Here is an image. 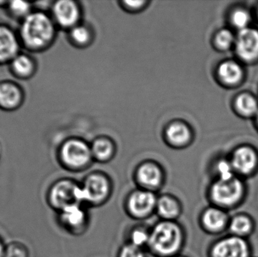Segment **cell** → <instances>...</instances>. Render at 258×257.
Here are the masks:
<instances>
[{
	"label": "cell",
	"instance_id": "7",
	"mask_svg": "<svg viewBox=\"0 0 258 257\" xmlns=\"http://www.w3.org/2000/svg\"><path fill=\"white\" fill-rule=\"evenodd\" d=\"M24 101L22 88L15 81H0V109L14 111L21 107Z\"/></svg>",
	"mask_w": 258,
	"mask_h": 257
},
{
	"label": "cell",
	"instance_id": "31",
	"mask_svg": "<svg viewBox=\"0 0 258 257\" xmlns=\"http://www.w3.org/2000/svg\"><path fill=\"white\" fill-rule=\"evenodd\" d=\"M120 257H144V254L141 247L131 244L123 247L120 253Z\"/></svg>",
	"mask_w": 258,
	"mask_h": 257
},
{
	"label": "cell",
	"instance_id": "34",
	"mask_svg": "<svg viewBox=\"0 0 258 257\" xmlns=\"http://www.w3.org/2000/svg\"><path fill=\"white\" fill-rule=\"evenodd\" d=\"M257 119H258V114H257Z\"/></svg>",
	"mask_w": 258,
	"mask_h": 257
},
{
	"label": "cell",
	"instance_id": "23",
	"mask_svg": "<svg viewBox=\"0 0 258 257\" xmlns=\"http://www.w3.org/2000/svg\"><path fill=\"white\" fill-rule=\"evenodd\" d=\"M236 106L241 113L245 116H252L258 110L257 101L249 95H240L236 101Z\"/></svg>",
	"mask_w": 258,
	"mask_h": 257
},
{
	"label": "cell",
	"instance_id": "10",
	"mask_svg": "<svg viewBox=\"0 0 258 257\" xmlns=\"http://www.w3.org/2000/svg\"><path fill=\"white\" fill-rule=\"evenodd\" d=\"M236 52L245 60H254L258 56V31L246 28L240 30L236 42Z\"/></svg>",
	"mask_w": 258,
	"mask_h": 257
},
{
	"label": "cell",
	"instance_id": "30",
	"mask_svg": "<svg viewBox=\"0 0 258 257\" xmlns=\"http://www.w3.org/2000/svg\"><path fill=\"white\" fill-rule=\"evenodd\" d=\"M233 169L232 164L227 162V161H221L218 166V173L220 175V180H230L234 178L233 173Z\"/></svg>",
	"mask_w": 258,
	"mask_h": 257
},
{
	"label": "cell",
	"instance_id": "12",
	"mask_svg": "<svg viewBox=\"0 0 258 257\" xmlns=\"http://www.w3.org/2000/svg\"><path fill=\"white\" fill-rule=\"evenodd\" d=\"M156 203V196L153 193L148 191H136L129 199V210L136 217H145L153 211Z\"/></svg>",
	"mask_w": 258,
	"mask_h": 257
},
{
	"label": "cell",
	"instance_id": "14",
	"mask_svg": "<svg viewBox=\"0 0 258 257\" xmlns=\"http://www.w3.org/2000/svg\"><path fill=\"white\" fill-rule=\"evenodd\" d=\"M257 162V155L254 150L248 147H242L235 152L232 165L239 173L248 175L255 168Z\"/></svg>",
	"mask_w": 258,
	"mask_h": 257
},
{
	"label": "cell",
	"instance_id": "27",
	"mask_svg": "<svg viewBox=\"0 0 258 257\" xmlns=\"http://www.w3.org/2000/svg\"><path fill=\"white\" fill-rule=\"evenodd\" d=\"M233 35L230 30H223L218 33L216 37V43L220 48H230L233 42Z\"/></svg>",
	"mask_w": 258,
	"mask_h": 257
},
{
	"label": "cell",
	"instance_id": "3",
	"mask_svg": "<svg viewBox=\"0 0 258 257\" xmlns=\"http://www.w3.org/2000/svg\"><path fill=\"white\" fill-rule=\"evenodd\" d=\"M47 200L50 206L58 212L71 205H80L81 187L69 180L57 181L48 190Z\"/></svg>",
	"mask_w": 258,
	"mask_h": 257
},
{
	"label": "cell",
	"instance_id": "8",
	"mask_svg": "<svg viewBox=\"0 0 258 257\" xmlns=\"http://www.w3.org/2000/svg\"><path fill=\"white\" fill-rule=\"evenodd\" d=\"M248 244L240 237L232 236L217 243L212 250L213 257H248Z\"/></svg>",
	"mask_w": 258,
	"mask_h": 257
},
{
	"label": "cell",
	"instance_id": "32",
	"mask_svg": "<svg viewBox=\"0 0 258 257\" xmlns=\"http://www.w3.org/2000/svg\"><path fill=\"white\" fill-rule=\"evenodd\" d=\"M144 2L141 1H127L125 2V4L128 5L129 7L132 9H136V8L141 7V5L144 4Z\"/></svg>",
	"mask_w": 258,
	"mask_h": 257
},
{
	"label": "cell",
	"instance_id": "6",
	"mask_svg": "<svg viewBox=\"0 0 258 257\" xmlns=\"http://www.w3.org/2000/svg\"><path fill=\"white\" fill-rule=\"evenodd\" d=\"M21 45L18 33L5 24H0V65L9 63L18 54Z\"/></svg>",
	"mask_w": 258,
	"mask_h": 257
},
{
	"label": "cell",
	"instance_id": "21",
	"mask_svg": "<svg viewBox=\"0 0 258 257\" xmlns=\"http://www.w3.org/2000/svg\"><path fill=\"white\" fill-rule=\"evenodd\" d=\"M156 208L159 215L167 220L175 218L180 214V207L177 201L167 196H164L158 201Z\"/></svg>",
	"mask_w": 258,
	"mask_h": 257
},
{
	"label": "cell",
	"instance_id": "5",
	"mask_svg": "<svg viewBox=\"0 0 258 257\" xmlns=\"http://www.w3.org/2000/svg\"><path fill=\"white\" fill-rule=\"evenodd\" d=\"M60 155L65 165L71 168H79L89 162L92 151L84 142L71 140L62 146Z\"/></svg>",
	"mask_w": 258,
	"mask_h": 257
},
{
	"label": "cell",
	"instance_id": "16",
	"mask_svg": "<svg viewBox=\"0 0 258 257\" xmlns=\"http://www.w3.org/2000/svg\"><path fill=\"white\" fill-rule=\"evenodd\" d=\"M138 178L144 187L156 188L162 181V173L157 166L151 163L144 164L138 172Z\"/></svg>",
	"mask_w": 258,
	"mask_h": 257
},
{
	"label": "cell",
	"instance_id": "15",
	"mask_svg": "<svg viewBox=\"0 0 258 257\" xmlns=\"http://www.w3.org/2000/svg\"><path fill=\"white\" fill-rule=\"evenodd\" d=\"M86 220V213L80 205H71L59 212V220L70 229L80 227Z\"/></svg>",
	"mask_w": 258,
	"mask_h": 257
},
{
	"label": "cell",
	"instance_id": "13",
	"mask_svg": "<svg viewBox=\"0 0 258 257\" xmlns=\"http://www.w3.org/2000/svg\"><path fill=\"white\" fill-rule=\"evenodd\" d=\"M10 70L14 76L19 79L32 78L37 69L36 60L32 56L20 53L9 63Z\"/></svg>",
	"mask_w": 258,
	"mask_h": 257
},
{
	"label": "cell",
	"instance_id": "18",
	"mask_svg": "<svg viewBox=\"0 0 258 257\" xmlns=\"http://www.w3.org/2000/svg\"><path fill=\"white\" fill-rule=\"evenodd\" d=\"M242 69L236 62H224L218 69L220 78L227 84H235L238 82L242 77Z\"/></svg>",
	"mask_w": 258,
	"mask_h": 257
},
{
	"label": "cell",
	"instance_id": "26",
	"mask_svg": "<svg viewBox=\"0 0 258 257\" xmlns=\"http://www.w3.org/2000/svg\"><path fill=\"white\" fill-rule=\"evenodd\" d=\"M232 21L234 26L240 29V30L248 28L247 26L250 21L249 14L243 9H238L233 13Z\"/></svg>",
	"mask_w": 258,
	"mask_h": 257
},
{
	"label": "cell",
	"instance_id": "2",
	"mask_svg": "<svg viewBox=\"0 0 258 257\" xmlns=\"http://www.w3.org/2000/svg\"><path fill=\"white\" fill-rule=\"evenodd\" d=\"M180 242L181 235L179 228L170 222H162L153 228L148 244L156 253L168 256L178 250Z\"/></svg>",
	"mask_w": 258,
	"mask_h": 257
},
{
	"label": "cell",
	"instance_id": "22",
	"mask_svg": "<svg viewBox=\"0 0 258 257\" xmlns=\"http://www.w3.org/2000/svg\"><path fill=\"white\" fill-rule=\"evenodd\" d=\"M252 223L248 217L245 216H238L234 217L230 225V231L234 236L242 237L248 235L251 232Z\"/></svg>",
	"mask_w": 258,
	"mask_h": 257
},
{
	"label": "cell",
	"instance_id": "19",
	"mask_svg": "<svg viewBox=\"0 0 258 257\" xmlns=\"http://www.w3.org/2000/svg\"><path fill=\"white\" fill-rule=\"evenodd\" d=\"M168 140L174 145L185 144L190 138V132L186 125L180 123H174L170 125L166 131Z\"/></svg>",
	"mask_w": 258,
	"mask_h": 257
},
{
	"label": "cell",
	"instance_id": "24",
	"mask_svg": "<svg viewBox=\"0 0 258 257\" xmlns=\"http://www.w3.org/2000/svg\"><path fill=\"white\" fill-rule=\"evenodd\" d=\"M92 152L97 158L104 161L111 156L113 154V146L109 140L99 139L94 143Z\"/></svg>",
	"mask_w": 258,
	"mask_h": 257
},
{
	"label": "cell",
	"instance_id": "17",
	"mask_svg": "<svg viewBox=\"0 0 258 257\" xmlns=\"http://www.w3.org/2000/svg\"><path fill=\"white\" fill-rule=\"evenodd\" d=\"M227 221L225 213L218 208H209L203 214V223L205 227L213 232L224 229Z\"/></svg>",
	"mask_w": 258,
	"mask_h": 257
},
{
	"label": "cell",
	"instance_id": "4",
	"mask_svg": "<svg viewBox=\"0 0 258 257\" xmlns=\"http://www.w3.org/2000/svg\"><path fill=\"white\" fill-rule=\"evenodd\" d=\"M243 187L237 178L219 180L212 188V197L218 205L221 206H233L242 197Z\"/></svg>",
	"mask_w": 258,
	"mask_h": 257
},
{
	"label": "cell",
	"instance_id": "33",
	"mask_svg": "<svg viewBox=\"0 0 258 257\" xmlns=\"http://www.w3.org/2000/svg\"><path fill=\"white\" fill-rule=\"evenodd\" d=\"M6 244L3 242V238L0 236V257L4 256L5 248H6Z\"/></svg>",
	"mask_w": 258,
	"mask_h": 257
},
{
	"label": "cell",
	"instance_id": "29",
	"mask_svg": "<svg viewBox=\"0 0 258 257\" xmlns=\"http://www.w3.org/2000/svg\"><path fill=\"white\" fill-rule=\"evenodd\" d=\"M150 235L142 229H137L132 234V244L141 247L144 244L149 243Z\"/></svg>",
	"mask_w": 258,
	"mask_h": 257
},
{
	"label": "cell",
	"instance_id": "25",
	"mask_svg": "<svg viewBox=\"0 0 258 257\" xmlns=\"http://www.w3.org/2000/svg\"><path fill=\"white\" fill-rule=\"evenodd\" d=\"M3 257H30V252L22 242L12 241L6 244Z\"/></svg>",
	"mask_w": 258,
	"mask_h": 257
},
{
	"label": "cell",
	"instance_id": "20",
	"mask_svg": "<svg viewBox=\"0 0 258 257\" xmlns=\"http://www.w3.org/2000/svg\"><path fill=\"white\" fill-rule=\"evenodd\" d=\"M33 3L30 2L20 1V0L9 1L6 6L9 15L14 19L18 20L20 21L25 19L33 12Z\"/></svg>",
	"mask_w": 258,
	"mask_h": 257
},
{
	"label": "cell",
	"instance_id": "11",
	"mask_svg": "<svg viewBox=\"0 0 258 257\" xmlns=\"http://www.w3.org/2000/svg\"><path fill=\"white\" fill-rule=\"evenodd\" d=\"M53 21L60 27L68 28L75 25L79 19V9L74 2L60 0L52 6Z\"/></svg>",
	"mask_w": 258,
	"mask_h": 257
},
{
	"label": "cell",
	"instance_id": "9",
	"mask_svg": "<svg viewBox=\"0 0 258 257\" xmlns=\"http://www.w3.org/2000/svg\"><path fill=\"white\" fill-rule=\"evenodd\" d=\"M108 183L101 175L89 177L81 187L82 202H98L105 199L108 193Z\"/></svg>",
	"mask_w": 258,
	"mask_h": 257
},
{
	"label": "cell",
	"instance_id": "1",
	"mask_svg": "<svg viewBox=\"0 0 258 257\" xmlns=\"http://www.w3.org/2000/svg\"><path fill=\"white\" fill-rule=\"evenodd\" d=\"M18 36L21 45L32 52L45 51L55 36V23L42 11H33L21 21Z\"/></svg>",
	"mask_w": 258,
	"mask_h": 257
},
{
	"label": "cell",
	"instance_id": "28",
	"mask_svg": "<svg viewBox=\"0 0 258 257\" xmlns=\"http://www.w3.org/2000/svg\"><path fill=\"white\" fill-rule=\"evenodd\" d=\"M71 38L74 42L78 44H84L89 41V32L84 27H76L71 31Z\"/></svg>",
	"mask_w": 258,
	"mask_h": 257
}]
</instances>
